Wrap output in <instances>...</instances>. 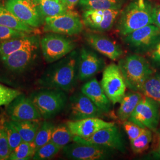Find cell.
<instances>
[{
  "label": "cell",
  "mask_w": 160,
  "mask_h": 160,
  "mask_svg": "<svg viewBox=\"0 0 160 160\" xmlns=\"http://www.w3.org/2000/svg\"><path fill=\"white\" fill-rule=\"evenodd\" d=\"M79 53L72 51L53 62L41 76L38 84L46 88L72 90L78 78Z\"/></svg>",
  "instance_id": "obj_1"
},
{
  "label": "cell",
  "mask_w": 160,
  "mask_h": 160,
  "mask_svg": "<svg viewBox=\"0 0 160 160\" xmlns=\"http://www.w3.org/2000/svg\"><path fill=\"white\" fill-rule=\"evenodd\" d=\"M151 24H153L152 7L145 0H135L122 10L116 28L124 37Z\"/></svg>",
  "instance_id": "obj_2"
},
{
  "label": "cell",
  "mask_w": 160,
  "mask_h": 160,
  "mask_svg": "<svg viewBox=\"0 0 160 160\" xmlns=\"http://www.w3.org/2000/svg\"><path fill=\"white\" fill-rule=\"evenodd\" d=\"M118 66L127 87L133 92H141L144 82L154 72L148 61L138 54L121 59Z\"/></svg>",
  "instance_id": "obj_3"
},
{
  "label": "cell",
  "mask_w": 160,
  "mask_h": 160,
  "mask_svg": "<svg viewBox=\"0 0 160 160\" xmlns=\"http://www.w3.org/2000/svg\"><path fill=\"white\" fill-rule=\"evenodd\" d=\"M30 98L43 119H48L60 113L66 106L65 92L54 88H46L32 93Z\"/></svg>",
  "instance_id": "obj_4"
},
{
  "label": "cell",
  "mask_w": 160,
  "mask_h": 160,
  "mask_svg": "<svg viewBox=\"0 0 160 160\" xmlns=\"http://www.w3.org/2000/svg\"><path fill=\"white\" fill-rule=\"evenodd\" d=\"M42 55L47 63H53L74 51L75 44L63 34L48 33L40 40Z\"/></svg>",
  "instance_id": "obj_5"
},
{
  "label": "cell",
  "mask_w": 160,
  "mask_h": 160,
  "mask_svg": "<svg viewBox=\"0 0 160 160\" xmlns=\"http://www.w3.org/2000/svg\"><path fill=\"white\" fill-rule=\"evenodd\" d=\"M84 28L82 18L77 12L69 10L57 16L45 18L43 31L46 33L73 36L80 34Z\"/></svg>",
  "instance_id": "obj_6"
},
{
  "label": "cell",
  "mask_w": 160,
  "mask_h": 160,
  "mask_svg": "<svg viewBox=\"0 0 160 160\" xmlns=\"http://www.w3.org/2000/svg\"><path fill=\"white\" fill-rule=\"evenodd\" d=\"M100 85L112 104L120 103L127 86L118 65L111 63L104 68Z\"/></svg>",
  "instance_id": "obj_7"
},
{
  "label": "cell",
  "mask_w": 160,
  "mask_h": 160,
  "mask_svg": "<svg viewBox=\"0 0 160 160\" xmlns=\"http://www.w3.org/2000/svg\"><path fill=\"white\" fill-rule=\"evenodd\" d=\"M160 120V104L143 96L128 120L141 128L156 131Z\"/></svg>",
  "instance_id": "obj_8"
},
{
  "label": "cell",
  "mask_w": 160,
  "mask_h": 160,
  "mask_svg": "<svg viewBox=\"0 0 160 160\" xmlns=\"http://www.w3.org/2000/svg\"><path fill=\"white\" fill-rule=\"evenodd\" d=\"M62 149L65 157L75 160H107L113 152L112 149L80 141H73Z\"/></svg>",
  "instance_id": "obj_9"
},
{
  "label": "cell",
  "mask_w": 160,
  "mask_h": 160,
  "mask_svg": "<svg viewBox=\"0 0 160 160\" xmlns=\"http://www.w3.org/2000/svg\"><path fill=\"white\" fill-rule=\"evenodd\" d=\"M4 6L21 22L33 28L37 29L44 24L36 0H7Z\"/></svg>",
  "instance_id": "obj_10"
},
{
  "label": "cell",
  "mask_w": 160,
  "mask_h": 160,
  "mask_svg": "<svg viewBox=\"0 0 160 160\" xmlns=\"http://www.w3.org/2000/svg\"><path fill=\"white\" fill-rule=\"evenodd\" d=\"M123 40L133 51H146L159 42L160 29L153 24H149L124 36Z\"/></svg>",
  "instance_id": "obj_11"
},
{
  "label": "cell",
  "mask_w": 160,
  "mask_h": 160,
  "mask_svg": "<svg viewBox=\"0 0 160 160\" xmlns=\"http://www.w3.org/2000/svg\"><path fill=\"white\" fill-rule=\"evenodd\" d=\"M121 11L122 8L86 10L81 18L84 26L93 32L102 33L112 28Z\"/></svg>",
  "instance_id": "obj_12"
},
{
  "label": "cell",
  "mask_w": 160,
  "mask_h": 160,
  "mask_svg": "<svg viewBox=\"0 0 160 160\" xmlns=\"http://www.w3.org/2000/svg\"><path fill=\"white\" fill-rule=\"evenodd\" d=\"M73 141H80L102 146L122 152H125V146L122 136L118 128L115 126L104 128L88 139L74 137Z\"/></svg>",
  "instance_id": "obj_13"
},
{
  "label": "cell",
  "mask_w": 160,
  "mask_h": 160,
  "mask_svg": "<svg viewBox=\"0 0 160 160\" xmlns=\"http://www.w3.org/2000/svg\"><path fill=\"white\" fill-rule=\"evenodd\" d=\"M6 113L12 121L40 120L42 119L31 98L22 93L7 105Z\"/></svg>",
  "instance_id": "obj_14"
},
{
  "label": "cell",
  "mask_w": 160,
  "mask_h": 160,
  "mask_svg": "<svg viewBox=\"0 0 160 160\" xmlns=\"http://www.w3.org/2000/svg\"><path fill=\"white\" fill-rule=\"evenodd\" d=\"M69 106L70 120L100 118L103 113L95 104L81 92H76L70 97Z\"/></svg>",
  "instance_id": "obj_15"
},
{
  "label": "cell",
  "mask_w": 160,
  "mask_h": 160,
  "mask_svg": "<svg viewBox=\"0 0 160 160\" xmlns=\"http://www.w3.org/2000/svg\"><path fill=\"white\" fill-rule=\"evenodd\" d=\"M105 68V62L94 52L82 48L79 53L78 78L80 81L90 80Z\"/></svg>",
  "instance_id": "obj_16"
},
{
  "label": "cell",
  "mask_w": 160,
  "mask_h": 160,
  "mask_svg": "<svg viewBox=\"0 0 160 160\" xmlns=\"http://www.w3.org/2000/svg\"><path fill=\"white\" fill-rule=\"evenodd\" d=\"M84 38L94 49L112 61H116L123 55V52L120 45L106 36L94 32L86 33Z\"/></svg>",
  "instance_id": "obj_17"
},
{
  "label": "cell",
  "mask_w": 160,
  "mask_h": 160,
  "mask_svg": "<svg viewBox=\"0 0 160 160\" xmlns=\"http://www.w3.org/2000/svg\"><path fill=\"white\" fill-rule=\"evenodd\" d=\"M40 43L24 48L1 58L6 67L12 71L21 72L28 68L38 55Z\"/></svg>",
  "instance_id": "obj_18"
},
{
  "label": "cell",
  "mask_w": 160,
  "mask_h": 160,
  "mask_svg": "<svg viewBox=\"0 0 160 160\" xmlns=\"http://www.w3.org/2000/svg\"><path fill=\"white\" fill-rule=\"evenodd\" d=\"M66 125L74 136L86 139L99 130L115 124L114 122H106L100 118H89L79 120H69Z\"/></svg>",
  "instance_id": "obj_19"
},
{
  "label": "cell",
  "mask_w": 160,
  "mask_h": 160,
  "mask_svg": "<svg viewBox=\"0 0 160 160\" xmlns=\"http://www.w3.org/2000/svg\"><path fill=\"white\" fill-rule=\"evenodd\" d=\"M81 92L88 97L103 113L110 112L112 103L96 78H92L85 83L82 87Z\"/></svg>",
  "instance_id": "obj_20"
},
{
  "label": "cell",
  "mask_w": 160,
  "mask_h": 160,
  "mask_svg": "<svg viewBox=\"0 0 160 160\" xmlns=\"http://www.w3.org/2000/svg\"><path fill=\"white\" fill-rule=\"evenodd\" d=\"M40 43L39 36L29 34L1 42L0 43V57H4L24 48Z\"/></svg>",
  "instance_id": "obj_21"
},
{
  "label": "cell",
  "mask_w": 160,
  "mask_h": 160,
  "mask_svg": "<svg viewBox=\"0 0 160 160\" xmlns=\"http://www.w3.org/2000/svg\"><path fill=\"white\" fill-rule=\"evenodd\" d=\"M143 96L139 92L131 91L125 93L120 102V106L118 110L117 115L120 121L123 122L128 120Z\"/></svg>",
  "instance_id": "obj_22"
},
{
  "label": "cell",
  "mask_w": 160,
  "mask_h": 160,
  "mask_svg": "<svg viewBox=\"0 0 160 160\" xmlns=\"http://www.w3.org/2000/svg\"><path fill=\"white\" fill-rule=\"evenodd\" d=\"M0 25L10 29L21 31L28 34L36 33V29L33 28L18 19L5 6L0 4Z\"/></svg>",
  "instance_id": "obj_23"
},
{
  "label": "cell",
  "mask_w": 160,
  "mask_h": 160,
  "mask_svg": "<svg viewBox=\"0 0 160 160\" xmlns=\"http://www.w3.org/2000/svg\"><path fill=\"white\" fill-rule=\"evenodd\" d=\"M43 18L54 17L69 11L61 0H36Z\"/></svg>",
  "instance_id": "obj_24"
},
{
  "label": "cell",
  "mask_w": 160,
  "mask_h": 160,
  "mask_svg": "<svg viewBox=\"0 0 160 160\" xmlns=\"http://www.w3.org/2000/svg\"><path fill=\"white\" fill-rule=\"evenodd\" d=\"M12 121V125L20 133L23 141L33 142L40 127V120Z\"/></svg>",
  "instance_id": "obj_25"
},
{
  "label": "cell",
  "mask_w": 160,
  "mask_h": 160,
  "mask_svg": "<svg viewBox=\"0 0 160 160\" xmlns=\"http://www.w3.org/2000/svg\"><path fill=\"white\" fill-rule=\"evenodd\" d=\"M123 0H80L78 5L83 11L122 8Z\"/></svg>",
  "instance_id": "obj_26"
},
{
  "label": "cell",
  "mask_w": 160,
  "mask_h": 160,
  "mask_svg": "<svg viewBox=\"0 0 160 160\" xmlns=\"http://www.w3.org/2000/svg\"><path fill=\"white\" fill-rule=\"evenodd\" d=\"M74 137L67 125H61L55 127L51 141L62 149L65 146L73 141Z\"/></svg>",
  "instance_id": "obj_27"
},
{
  "label": "cell",
  "mask_w": 160,
  "mask_h": 160,
  "mask_svg": "<svg viewBox=\"0 0 160 160\" xmlns=\"http://www.w3.org/2000/svg\"><path fill=\"white\" fill-rule=\"evenodd\" d=\"M55 127L52 123L48 121H44L40 123V127L33 142L36 151L51 141Z\"/></svg>",
  "instance_id": "obj_28"
},
{
  "label": "cell",
  "mask_w": 160,
  "mask_h": 160,
  "mask_svg": "<svg viewBox=\"0 0 160 160\" xmlns=\"http://www.w3.org/2000/svg\"><path fill=\"white\" fill-rule=\"evenodd\" d=\"M141 92L160 105V82L156 75H152L146 80Z\"/></svg>",
  "instance_id": "obj_29"
},
{
  "label": "cell",
  "mask_w": 160,
  "mask_h": 160,
  "mask_svg": "<svg viewBox=\"0 0 160 160\" xmlns=\"http://www.w3.org/2000/svg\"><path fill=\"white\" fill-rule=\"evenodd\" d=\"M36 149L33 142L22 141L10 155L8 160H28L33 159Z\"/></svg>",
  "instance_id": "obj_30"
},
{
  "label": "cell",
  "mask_w": 160,
  "mask_h": 160,
  "mask_svg": "<svg viewBox=\"0 0 160 160\" xmlns=\"http://www.w3.org/2000/svg\"><path fill=\"white\" fill-rule=\"evenodd\" d=\"M152 139V131L146 129V130L133 140L130 141L131 147L133 152L139 154L143 152L148 148L149 146Z\"/></svg>",
  "instance_id": "obj_31"
},
{
  "label": "cell",
  "mask_w": 160,
  "mask_h": 160,
  "mask_svg": "<svg viewBox=\"0 0 160 160\" xmlns=\"http://www.w3.org/2000/svg\"><path fill=\"white\" fill-rule=\"evenodd\" d=\"M61 150L52 141L37 149L33 157L34 160H46L52 159Z\"/></svg>",
  "instance_id": "obj_32"
},
{
  "label": "cell",
  "mask_w": 160,
  "mask_h": 160,
  "mask_svg": "<svg viewBox=\"0 0 160 160\" xmlns=\"http://www.w3.org/2000/svg\"><path fill=\"white\" fill-rule=\"evenodd\" d=\"M5 128L11 151H12L14 149L22 142L23 139L20 133L17 131L16 128L12 125V121H4L2 122Z\"/></svg>",
  "instance_id": "obj_33"
},
{
  "label": "cell",
  "mask_w": 160,
  "mask_h": 160,
  "mask_svg": "<svg viewBox=\"0 0 160 160\" xmlns=\"http://www.w3.org/2000/svg\"><path fill=\"white\" fill-rule=\"evenodd\" d=\"M21 94L18 90L0 84V107L8 105Z\"/></svg>",
  "instance_id": "obj_34"
},
{
  "label": "cell",
  "mask_w": 160,
  "mask_h": 160,
  "mask_svg": "<svg viewBox=\"0 0 160 160\" xmlns=\"http://www.w3.org/2000/svg\"><path fill=\"white\" fill-rule=\"evenodd\" d=\"M12 152L3 123L0 124V160H8Z\"/></svg>",
  "instance_id": "obj_35"
},
{
  "label": "cell",
  "mask_w": 160,
  "mask_h": 160,
  "mask_svg": "<svg viewBox=\"0 0 160 160\" xmlns=\"http://www.w3.org/2000/svg\"><path fill=\"white\" fill-rule=\"evenodd\" d=\"M123 126L130 141L133 140L138 137L146 130V129L138 126L135 123L129 120L123 122Z\"/></svg>",
  "instance_id": "obj_36"
},
{
  "label": "cell",
  "mask_w": 160,
  "mask_h": 160,
  "mask_svg": "<svg viewBox=\"0 0 160 160\" xmlns=\"http://www.w3.org/2000/svg\"><path fill=\"white\" fill-rule=\"evenodd\" d=\"M26 33L21 31L16 30L14 29H10L0 25V42H3L15 38L22 37L29 35Z\"/></svg>",
  "instance_id": "obj_37"
},
{
  "label": "cell",
  "mask_w": 160,
  "mask_h": 160,
  "mask_svg": "<svg viewBox=\"0 0 160 160\" xmlns=\"http://www.w3.org/2000/svg\"><path fill=\"white\" fill-rule=\"evenodd\" d=\"M151 59L156 65L160 66V40L151 52Z\"/></svg>",
  "instance_id": "obj_38"
},
{
  "label": "cell",
  "mask_w": 160,
  "mask_h": 160,
  "mask_svg": "<svg viewBox=\"0 0 160 160\" xmlns=\"http://www.w3.org/2000/svg\"><path fill=\"white\" fill-rule=\"evenodd\" d=\"M153 24L160 29V6L156 5L152 7Z\"/></svg>",
  "instance_id": "obj_39"
},
{
  "label": "cell",
  "mask_w": 160,
  "mask_h": 160,
  "mask_svg": "<svg viewBox=\"0 0 160 160\" xmlns=\"http://www.w3.org/2000/svg\"><path fill=\"white\" fill-rule=\"evenodd\" d=\"M69 10H73L80 0H61Z\"/></svg>",
  "instance_id": "obj_40"
},
{
  "label": "cell",
  "mask_w": 160,
  "mask_h": 160,
  "mask_svg": "<svg viewBox=\"0 0 160 160\" xmlns=\"http://www.w3.org/2000/svg\"><path fill=\"white\" fill-rule=\"evenodd\" d=\"M158 157L160 158V145H159V148H158Z\"/></svg>",
  "instance_id": "obj_41"
},
{
  "label": "cell",
  "mask_w": 160,
  "mask_h": 160,
  "mask_svg": "<svg viewBox=\"0 0 160 160\" xmlns=\"http://www.w3.org/2000/svg\"><path fill=\"white\" fill-rule=\"evenodd\" d=\"M155 75H156L157 78H158V80H159V81H160V74H156Z\"/></svg>",
  "instance_id": "obj_42"
}]
</instances>
